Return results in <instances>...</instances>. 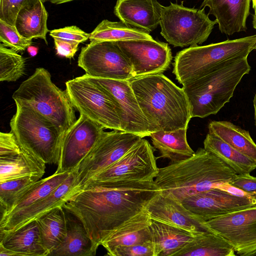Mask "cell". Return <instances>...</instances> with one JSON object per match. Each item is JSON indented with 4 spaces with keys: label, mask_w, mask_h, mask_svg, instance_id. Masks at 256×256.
<instances>
[{
    "label": "cell",
    "mask_w": 256,
    "mask_h": 256,
    "mask_svg": "<svg viewBox=\"0 0 256 256\" xmlns=\"http://www.w3.org/2000/svg\"><path fill=\"white\" fill-rule=\"evenodd\" d=\"M254 10V14L252 17V26L254 29L256 30V4L252 6Z\"/></svg>",
    "instance_id": "obj_47"
},
{
    "label": "cell",
    "mask_w": 256,
    "mask_h": 256,
    "mask_svg": "<svg viewBox=\"0 0 256 256\" xmlns=\"http://www.w3.org/2000/svg\"><path fill=\"white\" fill-rule=\"evenodd\" d=\"M250 69L246 58L183 84L192 117L216 114L230 102L236 86Z\"/></svg>",
    "instance_id": "obj_6"
},
{
    "label": "cell",
    "mask_w": 256,
    "mask_h": 256,
    "mask_svg": "<svg viewBox=\"0 0 256 256\" xmlns=\"http://www.w3.org/2000/svg\"><path fill=\"white\" fill-rule=\"evenodd\" d=\"M74 108L104 128L122 130L119 108L112 94L86 74L66 82Z\"/></svg>",
    "instance_id": "obj_9"
},
{
    "label": "cell",
    "mask_w": 256,
    "mask_h": 256,
    "mask_svg": "<svg viewBox=\"0 0 256 256\" xmlns=\"http://www.w3.org/2000/svg\"><path fill=\"white\" fill-rule=\"evenodd\" d=\"M104 128L80 114L63 136L56 171L73 172L105 132Z\"/></svg>",
    "instance_id": "obj_14"
},
{
    "label": "cell",
    "mask_w": 256,
    "mask_h": 256,
    "mask_svg": "<svg viewBox=\"0 0 256 256\" xmlns=\"http://www.w3.org/2000/svg\"><path fill=\"white\" fill-rule=\"evenodd\" d=\"M43 0H0V20L15 26L17 16L24 8Z\"/></svg>",
    "instance_id": "obj_38"
},
{
    "label": "cell",
    "mask_w": 256,
    "mask_h": 256,
    "mask_svg": "<svg viewBox=\"0 0 256 256\" xmlns=\"http://www.w3.org/2000/svg\"><path fill=\"white\" fill-rule=\"evenodd\" d=\"M32 40L22 36L15 26L0 20V42L3 46L16 51H24L32 45Z\"/></svg>",
    "instance_id": "obj_37"
},
{
    "label": "cell",
    "mask_w": 256,
    "mask_h": 256,
    "mask_svg": "<svg viewBox=\"0 0 256 256\" xmlns=\"http://www.w3.org/2000/svg\"><path fill=\"white\" fill-rule=\"evenodd\" d=\"M71 173L56 170L52 175L36 181L18 197L9 210L2 216L24 208L46 197L61 185Z\"/></svg>",
    "instance_id": "obj_33"
},
{
    "label": "cell",
    "mask_w": 256,
    "mask_h": 256,
    "mask_svg": "<svg viewBox=\"0 0 256 256\" xmlns=\"http://www.w3.org/2000/svg\"><path fill=\"white\" fill-rule=\"evenodd\" d=\"M164 6L157 0H117L114 12L122 22L150 33L160 24Z\"/></svg>",
    "instance_id": "obj_20"
},
{
    "label": "cell",
    "mask_w": 256,
    "mask_h": 256,
    "mask_svg": "<svg viewBox=\"0 0 256 256\" xmlns=\"http://www.w3.org/2000/svg\"><path fill=\"white\" fill-rule=\"evenodd\" d=\"M254 124L256 128V93L255 94L254 100Z\"/></svg>",
    "instance_id": "obj_48"
},
{
    "label": "cell",
    "mask_w": 256,
    "mask_h": 256,
    "mask_svg": "<svg viewBox=\"0 0 256 256\" xmlns=\"http://www.w3.org/2000/svg\"><path fill=\"white\" fill-rule=\"evenodd\" d=\"M142 138L126 132H104L73 171V192L76 194L86 181L120 158Z\"/></svg>",
    "instance_id": "obj_10"
},
{
    "label": "cell",
    "mask_w": 256,
    "mask_h": 256,
    "mask_svg": "<svg viewBox=\"0 0 256 256\" xmlns=\"http://www.w3.org/2000/svg\"><path fill=\"white\" fill-rule=\"evenodd\" d=\"M50 35L53 38H57L81 43L89 39L90 34H88L75 26L50 30Z\"/></svg>",
    "instance_id": "obj_40"
},
{
    "label": "cell",
    "mask_w": 256,
    "mask_h": 256,
    "mask_svg": "<svg viewBox=\"0 0 256 256\" xmlns=\"http://www.w3.org/2000/svg\"><path fill=\"white\" fill-rule=\"evenodd\" d=\"M74 0H43V2H50L52 4H58Z\"/></svg>",
    "instance_id": "obj_46"
},
{
    "label": "cell",
    "mask_w": 256,
    "mask_h": 256,
    "mask_svg": "<svg viewBox=\"0 0 256 256\" xmlns=\"http://www.w3.org/2000/svg\"><path fill=\"white\" fill-rule=\"evenodd\" d=\"M21 148L14 136L12 132L0 133V157L19 154Z\"/></svg>",
    "instance_id": "obj_41"
},
{
    "label": "cell",
    "mask_w": 256,
    "mask_h": 256,
    "mask_svg": "<svg viewBox=\"0 0 256 256\" xmlns=\"http://www.w3.org/2000/svg\"><path fill=\"white\" fill-rule=\"evenodd\" d=\"M56 54L66 58H72L78 50L80 43L60 38H53Z\"/></svg>",
    "instance_id": "obj_42"
},
{
    "label": "cell",
    "mask_w": 256,
    "mask_h": 256,
    "mask_svg": "<svg viewBox=\"0 0 256 256\" xmlns=\"http://www.w3.org/2000/svg\"><path fill=\"white\" fill-rule=\"evenodd\" d=\"M204 224L224 238L238 255L252 256L256 252V206L212 218Z\"/></svg>",
    "instance_id": "obj_13"
},
{
    "label": "cell",
    "mask_w": 256,
    "mask_h": 256,
    "mask_svg": "<svg viewBox=\"0 0 256 256\" xmlns=\"http://www.w3.org/2000/svg\"><path fill=\"white\" fill-rule=\"evenodd\" d=\"M204 148L212 152L238 174H250L256 168V162L241 154L213 134L208 132Z\"/></svg>",
    "instance_id": "obj_31"
},
{
    "label": "cell",
    "mask_w": 256,
    "mask_h": 256,
    "mask_svg": "<svg viewBox=\"0 0 256 256\" xmlns=\"http://www.w3.org/2000/svg\"><path fill=\"white\" fill-rule=\"evenodd\" d=\"M252 6H255L256 4V0H252Z\"/></svg>",
    "instance_id": "obj_49"
},
{
    "label": "cell",
    "mask_w": 256,
    "mask_h": 256,
    "mask_svg": "<svg viewBox=\"0 0 256 256\" xmlns=\"http://www.w3.org/2000/svg\"><path fill=\"white\" fill-rule=\"evenodd\" d=\"M152 220L198 234L210 230L203 221L186 208L182 202L159 191L146 207Z\"/></svg>",
    "instance_id": "obj_19"
},
{
    "label": "cell",
    "mask_w": 256,
    "mask_h": 256,
    "mask_svg": "<svg viewBox=\"0 0 256 256\" xmlns=\"http://www.w3.org/2000/svg\"><path fill=\"white\" fill-rule=\"evenodd\" d=\"M237 175L214 154L199 148L192 156L159 168L154 180L161 193L182 202L219 184L230 183Z\"/></svg>",
    "instance_id": "obj_2"
},
{
    "label": "cell",
    "mask_w": 256,
    "mask_h": 256,
    "mask_svg": "<svg viewBox=\"0 0 256 256\" xmlns=\"http://www.w3.org/2000/svg\"><path fill=\"white\" fill-rule=\"evenodd\" d=\"M38 180L32 176H25L0 182L2 215L6 214L18 197Z\"/></svg>",
    "instance_id": "obj_36"
},
{
    "label": "cell",
    "mask_w": 256,
    "mask_h": 256,
    "mask_svg": "<svg viewBox=\"0 0 256 256\" xmlns=\"http://www.w3.org/2000/svg\"><path fill=\"white\" fill-rule=\"evenodd\" d=\"M0 246L8 250L10 256H48V254L42 242L36 220L0 236Z\"/></svg>",
    "instance_id": "obj_23"
},
{
    "label": "cell",
    "mask_w": 256,
    "mask_h": 256,
    "mask_svg": "<svg viewBox=\"0 0 256 256\" xmlns=\"http://www.w3.org/2000/svg\"><path fill=\"white\" fill-rule=\"evenodd\" d=\"M24 58L17 52L0 44V81L15 82L24 74Z\"/></svg>",
    "instance_id": "obj_35"
},
{
    "label": "cell",
    "mask_w": 256,
    "mask_h": 256,
    "mask_svg": "<svg viewBox=\"0 0 256 256\" xmlns=\"http://www.w3.org/2000/svg\"><path fill=\"white\" fill-rule=\"evenodd\" d=\"M74 174L72 172L61 185L46 197L16 212L1 216L0 236L12 232L52 210L62 206L74 194Z\"/></svg>",
    "instance_id": "obj_18"
},
{
    "label": "cell",
    "mask_w": 256,
    "mask_h": 256,
    "mask_svg": "<svg viewBox=\"0 0 256 256\" xmlns=\"http://www.w3.org/2000/svg\"><path fill=\"white\" fill-rule=\"evenodd\" d=\"M232 246L222 236L209 230L197 234L176 256H236Z\"/></svg>",
    "instance_id": "obj_28"
},
{
    "label": "cell",
    "mask_w": 256,
    "mask_h": 256,
    "mask_svg": "<svg viewBox=\"0 0 256 256\" xmlns=\"http://www.w3.org/2000/svg\"><path fill=\"white\" fill-rule=\"evenodd\" d=\"M107 255L110 256H155V246L152 240L127 246H118Z\"/></svg>",
    "instance_id": "obj_39"
},
{
    "label": "cell",
    "mask_w": 256,
    "mask_h": 256,
    "mask_svg": "<svg viewBox=\"0 0 256 256\" xmlns=\"http://www.w3.org/2000/svg\"><path fill=\"white\" fill-rule=\"evenodd\" d=\"M159 191L154 180L90 184L62 206L82 222L98 248L104 238L146 208Z\"/></svg>",
    "instance_id": "obj_1"
},
{
    "label": "cell",
    "mask_w": 256,
    "mask_h": 256,
    "mask_svg": "<svg viewBox=\"0 0 256 256\" xmlns=\"http://www.w3.org/2000/svg\"><path fill=\"white\" fill-rule=\"evenodd\" d=\"M151 222L150 216L144 208L111 232L102 240L100 245L108 254L119 246H131L152 240L150 228Z\"/></svg>",
    "instance_id": "obj_22"
},
{
    "label": "cell",
    "mask_w": 256,
    "mask_h": 256,
    "mask_svg": "<svg viewBox=\"0 0 256 256\" xmlns=\"http://www.w3.org/2000/svg\"><path fill=\"white\" fill-rule=\"evenodd\" d=\"M45 172L46 164L23 151L0 157V182L25 176L40 180Z\"/></svg>",
    "instance_id": "obj_27"
},
{
    "label": "cell",
    "mask_w": 256,
    "mask_h": 256,
    "mask_svg": "<svg viewBox=\"0 0 256 256\" xmlns=\"http://www.w3.org/2000/svg\"><path fill=\"white\" fill-rule=\"evenodd\" d=\"M153 39L148 32L121 21L102 20L90 34V42H118Z\"/></svg>",
    "instance_id": "obj_34"
},
{
    "label": "cell",
    "mask_w": 256,
    "mask_h": 256,
    "mask_svg": "<svg viewBox=\"0 0 256 256\" xmlns=\"http://www.w3.org/2000/svg\"><path fill=\"white\" fill-rule=\"evenodd\" d=\"M158 170L153 147L142 138L120 158L88 180L80 189L90 184L154 180Z\"/></svg>",
    "instance_id": "obj_11"
},
{
    "label": "cell",
    "mask_w": 256,
    "mask_h": 256,
    "mask_svg": "<svg viewBox=\"0 0 256 256\" xmlns=\"http://www.w3.org/2000/svg\"><path fill=\"white\" fill-rule=\"evenodd\" d=\"M28 52L32 57L36 56L38 52V47L30 45L27 48Z\"/></svg>",
    "instance_id": "obj_45"
},
{
    "label": "cell",
    "mask_w": 256,
    "mask_h": 256,
    "mask_svg": "<svg viewBox=\"0 0 256 256\" xmlns=\"http://www.w3.org/2000/svg\"><path fill=\"white\" fill-rule=\"evenodd\" d=\"M186 130H158L152 133L150 136L161 157L169 159L170 162H176L192 156L195 152L188 142Z\"/></svg>",
    "instance_id": "obj_26"
},
{
    "label": "cell",
    "mask_w": 256,
    "mask_h": 256,
    "mask_svg": "<svg viewBox=\"0 0 256 256\" xmlns=\"http://www.w3.org/2000/svg\"><path fill=\"white\" fill-rule=\"evenodd\" d=\"M12 98L16 104L32 108L64 134L76 120L66 90L55 85L50 72L43 68H36L20 84Z\"/></svg>",
    "instance_id": "obj_5"
},
{
    "label": "cell",
    "mask_w": 256,
    "mask_h": 256,
    "mask_svg": "<svg viewBox=\"0 0 256 256\" xmlns=\"http://www.w3.org/2000/svg\"><path fill=\"white\" fill-rule=\"evenodd\" d=\"M252 0H203L200 8L208 6V14L216 18L222 34L228 36L247 30Z\"/></svg>",
    "instance_id": "obj_21"
},
{
    "label": "cell",
    "mask_w": 256,
    "mask_h": 256,
    "mask_svg": "<svg viewBox=\"0 0 256 256\" xmlns=\"http://www.w3.org/2000/svg\"><path fill=\"white\" fill-rule=\"evenodd\" d=\"M42 242L49 254L65 240L66 225L65 210L58 206L36 220Z\"/></svg>",
    "instance_id": "obj_32"
},
{
    "label": "cell",
    "mask_w": 256,
    "mask_h": 256,
    "mask_svg": "<svg viewBox=\"0 0 256 256\" xmlns=\"http://www.w3.org/2000/svg\"><path fill=\"white\" fill-rule=\"evenodd\" d=\"M48 13L44 2L38 1L34 5L22 9L18 12L15 26L18 32L24 37L32 39H42L46 44V34Z\"/></svg>",
    "instance_id": "obj_30"
},
{
    "label": "cell",
    "mask_w": 256,
    "mask_h": 256,
    "mask_svg": "<svg viewBox=\"0 0 256 256\" xmlns=\"http://www.w3.org/2000/svg\"><path fill=\"white\" fill-rule=\"evenodd\" d=\"M16 105L10 125L22 150L46 164H57L64 134L32 108Z\"/></svg>",
    "instance_id": "obj_7"
},
{
    "label": "cell",
    "mask_w": 256,
    "mask_h": 256,
    "mask_svg": "<svg viewBox=\"0 0 256 256\" xmlns=\"http://www.w3.org/2000/svg\"><path fill=\"white\" fill-rule=\"evenodd\" d=\"M217 22L211 20L204 8L198 9L180 4L164 6L160 22V34L174 47L192 46L206 42Z\"/></svg>",
    "instance_id": "obj_8"
},
{
    "label": "cell",
    "mask_w": 256,
    "mask_h": 256,
    "mask_svg": "<svg viewBox=\"0 0 256 256\" xmlns=\"http://www.w3.org/2000/svg\"><path fill=\"white\" fill-rule=\"evenodd\" d=\"M78 64L90 77L122 80L134 78L116 42H90L82 48Z\"/></svg>",
    "instance_id": "obj_12"
},
{
    "label": "cell",
    "mask_w": 256,
    "mask_h": 256,
    "mask_svg": "<svg viewBox=\"0 0 256 256\" xmlns=\"http://www.w3.org/2000/svg\"><path fill=\"white\" fill-rule=\"evenodd\" d=\"M256 50V34L208 45L190 46L178 52L173 74L182 85L248 58Z\"/></svg>",
    "instance_id": "obj_4"
},
{
    "label": "cell",
    "mask_w": 256,
    "mask_h": 256,
    "mask_svg": "<svg viewBox=\"0 0 256 256\" xmlns=\"http://www.w3.org/2000/svg\"><path fill=\"white\" fill-rule=\"evenodd\" d=\"M230 184L246 192L256 193V177L250 174H238Z\"/></svg>",
    "instance_id": "obj_43"
},
{
    "label": "cell",
    "mask_w": 256,
    "mask_h": 256,
    "mask_svg": "<svg viewBox=\"0 0 256 256\" xmlns=\"http://www.w3.org/2000/svg\"><path fill=\"white\" fill-rule=\"evenodd\" d=\"M130 83L150 124L151 134L187 129L192 117L182 88L162 74L135 78Z\"/></svg>",
    "instance_id": "obj_3"
},
{
    "label": "cell",
    "mask_w": 256,
    "mask_h": 256,
    "mask_svg": "<svg viewBox=\"0 0 256 256\" xmlns=\"http://www.w3.org/2000/svg\"><path fill=\"white\" fill-rule=\"evenodd\" d=\"M208 128L209 132L256 162V144L248 131L228 121H212Z\"/></svg>",
    "instance_id": "obj_29"
},
{
    "label": "cell",
    "mask_w": 256,
    "mask_h": 256,
    "mask_svg": "<svg viewBox=\"0 0 256 256\" xmlns=\"http://www.w3.org/2000/svg\"><path fill=\"white\" fill-rule=\"evenodd\" d=\"M216 188L238 197L256 198V193L246 192L230 183H224L219 184Z\"/></svg>",
    "instance_id": "obj_44"
},
{
    "label": "cell",
    "mask_w": 256,
    "mask_h": 256,
    "mask_svg": "<svg viewBox=\"0 0 256 256\" xmlns=\"http://www.w3.org/2000/svg\"><path fill=\"white\" fill-rule=\"evenodd\" d=\"M66 235L64 242L48 256H94L97 248L88 234L82 222L65 210Z\"/></svg>",
    "instance_id": "obj_25"
},
{
    "label": "cell",
    "mask_w": 256,
    "mask_h": 256,
    "mask_svg": "<svg viewBox=\"0 0 256 256\" xmlns=\"http://www.w3.org/2000/svg\"><path fill=\"white\" fill-rule=\"evenodd\" d=\"M88 76L104 88L114 96L119 108L122 131L139 135L142 138L150 136V124L139 106L130 80Z\"/></svg>",
    "instance_id": "obj_16"
},
{
    "label": "cell",
    "mask_w": 256,
    "mask_h": 256,
    "mask_svg": "<svg viewBox=\"0 0 256 256\" xmlns=\"http://www.w3.org/2000/svg\"><path fill=\"white\" fill-rule=\"evenodd\" d=\"M150 228L155 246V256H176L197 234L152 220Z\"/></svg>",
    "instance_id": "obj_24"
},
{
    "label": "cell",
    "mask_w": 256,
    "mask_h": 256,
    "mask_svg": "<svg viewBox=\"0 0 256 256\" xmlns=\"http://www.w3.org/2000/svg\"><path fill=\"white\" fill-rule=\"evenodd\" d=\"M252 256H256V252H255L252 254Z\"/></svg>",
    "instance_id": "obj_50"
},
{
    "label": "cell",
    "mask_w": 256,
    "mask_h": 256,
    "mask_svg": "<svg viewBox=\"0 0 256 256\" xmlns=\"http://www.w3.org/2000/svg\"><path fill=\"white\" fill-rule=\"evenodd\" d=\"M188 210L204 222L235 211L256 206V198L238 197L213 188L184 200Z\"/></svg>",
    "instance_id": "obj_17"
},
{
    "label": "cell",
    "mask_w": 256,
    "mask_h": 256,
    "mask_svg": "<svg viewBox=\"0 0 256 256\" xmlns=\"http://www.w3.org/2000/svg\"><path fill=\"white\" fill-rule=\"evenodd\" d=\"M116 42L130 64L134 78L162 74L172 62L171 49L167 43L154 38Z\"/></svg>",
    "instance_id": "obj_15"
}]
</instances>
